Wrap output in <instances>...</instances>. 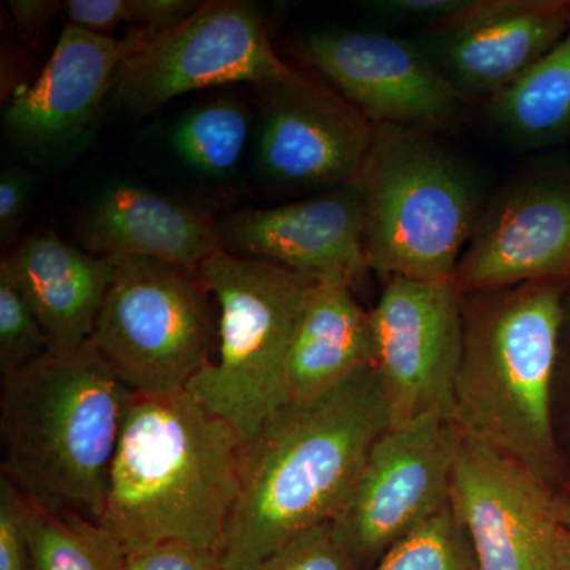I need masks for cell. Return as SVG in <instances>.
<instances>
[{"label": "cell", "mask_w": 570, "mask_h": 570, "mask_svg": "<svg viewBox=\"0 0 570 570\" xmlns=\"http://www.w3.org/2000/svg\"><path fill=\"white\" fill-rule=\"evenodd\" d=\"M390 428L376 366L306 400H291L239 455V489L217 547L224 570H249L335 520L371 449Z\"/></svg>", "instance_id": "obj_1"}, {"label": "cell", "mask_w": 570, "mask_h": 570, "mask_svg": "<svg viewBox=\"0 0 570 570\" xmlns=\"http://www.w3.org/2000/svg\"><path fill=\"white\" fill-rule=\"evenodd\" d=\"M243 444L187 390L132 393L100 527L127 554L171 542L217 550L238 497Z\"/></svg>", "instance_id": "obj_2"}, {"label": "cell", "mask_w": 570, "mask_h": 570, "mask_svg": "<svg viewBox=\"0 0 570 570\" xmlns=\"http://www.w3.org/2000/svg\"><path fill=\"white\" fill-rule=\"evenodd\" d=\"M130 396L92 341L2 377V478L36 508L99 523Z\"/></svg>", "instance_id": "obj_3"}, {"label": "cell", "mask_w": 570, "mask_h": 570, "mask_svg": "<svg viewBox=\"0 0 570 570\" xmlns=\"http://www.w3.org/2000/svg\"><path fill=\"white\" fill-rule=\"evenodd\" d=\"M569 285L530 283L461 295L453 423L550 487L560 469L551 403Z\"/></svg>", "instance_id": "obj_4"}, {"label": "cell", "mask_w": 570, "mask_h": 570, "mask_svg": "<svg viewBox=\"0 0 570 570\" xmlns=\"http://www.w3.org/2000/svg\"><path fill=\"white\" fill-rule=\"evenodd\" d=\"M354 183L371 272L385 281H452L487 204L464 159L434 130L376 127Z\"/></svg>", "instance_id": "obj_5"}, {"label": "cell", "mask_w": 570, "mask_h": 570, "mask_svg": "<svg viewBox=\"0 0 570 570\" xmlns=\"http://www.w3.org/2000/svg\"><path fill=\"white\" fill-rule=\"evenodd\" d=\"M198 277L219 309V348L187 392L249 442L291 401L288 355L321 281L225 247L206 258Z\"/></svg>", "instance_id": "obj_6"}, {"label": "cell", "mask_w": 570, "mask_h": 570, "mask_svg": "<svg viewBox=\"0 0 570 570\" xmlns=\"http://www.w3.org/2000/svg\"><path fill=\"white\" fill-rule=\"evenodd\" d=\"M115 264L94 346L130 392H184L213 360L212 292L198 275L164 262L129 257Z\"/></svg>", "instance_id": "obj_7"}, {"label": "cell", "mask_w": 570, "mask_h": 570, "mask_svg": "<svg viewBox=\"0 0 570 570\" xmlns=\"http://www.w3.org/2000/svg\"><path fill=\"white\" fill-rule=\"evenodd\" d=\"M291 69L277 56L257 3L212 0L178 28L151 37L122 63L112 100L140 118L183 94L234 82L262 86Z\"/></svg>", "instance_id": "obj_8"}, {"label": "cell", "mask_w": 570, "mask_h": 570, "mask_svg": "<svg viewBox=\"0 0 570 570\" xmlns=\"http://www.w3.org/2000/svg\"><path fill=\"white\" fill-rule=\"evenodd\" d=\"M461 433L442 412L390 426L371 449L354 489L332 521L358 568L381 561L450 504Z\"/></svg>", "instance_id": "obj_9"}, {"label": "cell", "mask_w": 570, "mask_h": 570, "mask_svg": "<svg viewBox=\"0 0 570 570\" xmlns=\"http://www.w3.org/2000/svg\"><path fill=\"white\" fill-rule=\"evenodd\" d=\"M370 314L390 426L430 412L452 419L463 351L461 295L452 281L390 277Z\"/></svg>", "instance_id": "obj_10"}, {"label": "cell", "mask_w": 570, "mask_h": 570, "mask_svg": "<svg viewBox=\"0 0 570 570\" xmlns=\"http://www.w3.org/2000/svg\"><path fill=\"white\" fill-rule=\"evenodd\" d=\"M452 283L460 295L570 283L569 168H530L489 198Z\"/></svg>", "instance_id": "obj_11"}, {"label": "cell", "mask_w": 570, "mask_h": 570, "mask_svg": "<svg viewBox=\"0 0 570 570\" xmlns=\"http://www.w3.org/2000/svg\"><path fill=\"white\" fill-rule=\"evenodd\" d=\"M299 52L374 127L434 130L459 121L466 99L419 45L387 33L328 29Z\"/></svg>", "instance_id": "obj_12"}, {"label": "cell", "mask_w": 570, "mask_h": 570, "mask_svg": "<svg viewBox=\"0 0 570 570\" xmlns=\"http://www.w3.org/2000/svg\"><path fill=\"white\" fill-rule=\"evenodd\" d=\"M450 508L479 570H558L560 501L519 461L461 434Z\"/></svg>", "instance_id": "obj_13"}, {"label": "cell", "mask_w": 570, "mask_h": 570, "mask_svg": "<svg viewBox=\"0 0 570 570\" xmlns=\"http://www.w3.org/2000/svg\"><path fill=\"white\" fill-rule=\"evenodd\" d=\"M257 160L285 189L325 190L355 181L376 127L328 82L291 69L257 86Z\"/></svg>", "instance_id": "obj_14"}, {"label": "cell", "mask_w": 570, "mask_h": 570, "mask_svg": "<svg viewBox=\"0 0 570 570\" xmlns=\"http://www.w3.org/2000/svg\"><path fill=\"white\" fill-rule=\"evenodd\" d=\"M569 3L472 0L452 20L426 29L422 48L464 99L490 100L568 36Z\"/></svg>", "instance_id": "obj_15"}, {"label": "cell", "mask_w": 570, "mask_h": 570, "mask_svg": "<svg viewBox=\"0 0 570 570\" xmlns=\"http://www.w3.org/2000/svg\"><path fill=\"white\" fill-rule=\"evenodd\" d=\"M219 230L224 245L321 283L355 288L371 272L355 183L294 204L232 214Z\"/></svg>", "instance_id": "obj_16"}, {"label": "cell", "mask_w": 570, "mask_h": 570, "mask_svg": "<svg viewBox=\"0 0 570 570\" xmlns=\"http://www.w3.org/2000/svg\"><path fill=\"white\" fill-rule=\"evenodd\" d=\"M149 39L135 29L116 39L63 26L39 78L7 105V132L31 148L69 140L96 116L122 63Z\"/></svg>", "instance_id": "obj_17"}, {"label": "cell", "mask_w": 570, "mask_h": 570, "mask_svg": "<svg viewBox=\"0 0 570 570\" xmlns=\"http://www.w3.org/2000/svg\"><path fill=\"white\" fill-rule=\"evenodd\" d=\"M0 269L31 306L50 354H67L91 341L116 275L115 261L67 245L50 232L26 236Z\"/></svg>", "instance_id": "obj_18"}, {"label": "cell", "mask_w": 570, "mask_h": 570, "mask_svg": "<svg viewBox=\"0 0 570 570\" xmlns=\"http://www.w3.org/2000/svg\"><path fill=\"white\" fill-rule=\"evenodd\" d=\"M81 238L99 257H141L198 275L224 242L219 225L190 206L138 186H116L86 213Z\"/></svg>", "instance_id": "obj_19"}, {"label": "cell", "mask_w": 570, "mask_h": 570, "mask_svg": "<svg viewBox=\"0 0 570 570\" xmlns=\"http://www.w3.org/2000/svg\"><path fill=\"white\" fill-rule=\"evenodd\" d=\"M374 365L376 337L370 311L358 305L347 284L318 283L288 355L291 400L321 395Z\"/></svg>", "instance_id": "obj_20"}, {"label": "cell", "mask_w": 570, "mask_h": 570, "mask_svg": "<svg viewBox=\"0 0 570 570\" xmlns=\"http://www.w3.org/2000/svg\"><path fill=\"white\" fill-rule=\"evenodd\" d=\"M489 121L502 137L543 148L570 134V31L543 58L487 100Z\"/></svg>", "instance_id": "obj_21"}, {"label": "cell", "mask_w": 570, "mask_h": 570, "mask_svg": "<svg viewBox=\"0 0 570 570\" xmlns=\"http://www.w3.org/2000/svg\"><path fill=\"white\" fill-rule=\"evenodd\" d=\"M24 501V499H22ZM32 570H124L127 553L100 523L22 504Z\"/></svg>", "instance_id": "obj_22"}, {"label": "cell", "mask_w": 570, "mask_h": 570, "mask_svg": "<svg viewBox=\"0 0 570 570\" xmlns=\"http://www.w3.org/2000/svg\"><path fill=\"white\" fill-rule=\"evenodd\" d=\"M249 118L236 97H220L194 108L176 126L174 146L179 156L208 176L232 174L242 163Z\"/></svg>", "instance_id": "obj_23"}, {"label": "cell", "mask_w": 570, "mask_h": 570, "mask_svg": "<svg viewBox=\"0 0 570 570\" xmlns=\"http://www.w3.org/2000/svg\"><path fill=\"white\" fill-rule=\"evenodd\" d=\"M374 570H479L466 532L450 504L396 543Z\"/></svg>", "instance_id": "obj_24"}, {"label": "cell", "mask_w": 570, "mask_h": 570, "mask_svg": "<svg viewBox=\"0 0 570 570\" xmlns=\"http://www.w3.org/2000/svg\"><path fill=\"white\" fill-rule=\"evenodd\" d=\"M43 328L20 288L0 269V373L10 376L48 354Z\"/></svg>", "instance_id": "obj_25"}, {"label": "cell", "mask_w": 570, "mask_h": 570, "mask_svg": "<svg viewBox=\"0 0 570 570\" xmlns=\"http://www.w3.org/2000/svg\"><path fill=\"white\" fill-rule=\"evenodd\" d=\"M249 570H360L341 546L332 521L311 528Z\"/></svg>", "instance_id": "obj_26"}, {"label": "cell", "mask_w": 570, "mask_h": 570, "mask_svg": "<svg viewBox=\"0 0 570 570\" xmlns=\"http://www.w3.org/2000/svg\"><path fill=\"white\" fill-rule=\"evenodd\" d=\"M22 504L9 480L0 479V570H32Z\"/></svg>", "instance_id": "obj_27"}, {"label": "cell", "mask_w": 570, "mask_h": 570, "mask_svg": "<svg viewBox=\"0 0 570 570\" xmlns=\"http://www.w3.org/2000/svg\"><path fill=\"white\" fill-rule=\"evenodd\" d=\"M124 570H224L217 551L190 543H163L127 554Z\"/></svg>", "instance_id": "obj_28"}, {"label": "cell", "mask_w": 570, "mask_h": 570, "mask_svg": "<svg viewBox=\"0 0 570 570\" xmlns=\"http://www.w3.org/2000/svg\"><path fill=\"white\" fill-rule=\"evenodd\" d=\"M198 0H129V24L151 37L171 31L200 9Z\"/></svg>", "instance_id": "obj_29"}, {"label": "cell", "mask_w": 570, "mask_h": 570, "mask_svg": "<svg viewBox=\"0 0 570 570\" xmlns=\"http://www.w3.org/2000/svg\"><path fill=\"white\" fill-rule=\"evenodd\" d=\"M62 11L67 24L97 36L112 37L122 22H129V0H67Z\"/></svg>", "instance_id": "obj_30"}, {"label": "cell", "mask_w": 570, "mask_h": 570, "mask_svg": "<svg viewBox=\"0 0 570 570\" xmlns=\"http://www.w3.org/2000/svg\"><path fill=\"white\" fill-rule=\"evenodd\" d=\"M472 0H374L373 9L390 20L422 22L426 29L452 20L471 6Z\"/></svg>", "instance_id": "obj_31"}, {"label": "cell", "mask_w": 570, "mask_h": 570, "mask_svg": "<svg viewBox=\"0 0 570 570\" xmlns=\"http://www.w3.org/2000/svg\"><path fill=\"white\" fill-rule=\"evenodd\" d=\"M31 181L21 168H10L0 178V239L10 246L17 239L24 214L28 212Z\"/></svg>", "instance_id": "obj_32"}, {"label": "cell", "mask_w": 570, "mask_h": 570, "mask_svg": "<svg viewBox=\"0 0 570 570\" xmlns=\"http://www.w3.org/2000/svg\"><path fill=\"white\" fill-rule=\"evenodd\" d=\"M9 9L18 28L36 36L51 24L52 18L62 7L61 3L50 0H10Z\"/></svg>", "instance_id": "obj_33"}, {"label": "cell", "mask_w": 570, "mask_h": 570, "mask_svg": "<svg viewBox=\"0 0 570 570\" xmlns=\"http://www.w3.org/2000/svg\"><path fill=\"white\" fill-rule=\"evenodd\" d=\"M558 570H570V531L564 527L558 535Z\"/></svg>", "instance_id": "obj_34"}, {"label": "cell", "mask_w": 570, "mask_h": 570, "mask_svg": "<svg viewBox=\"0 0 570 570\" xmlns=\"http://www.w3.org/2000/svg\"><path fill=\"white\" fill-rule=\"evenodd\" d=\"M558 501H560L562 527L570 531V485L561 497H558Z\"/></svg>", "instance_id": "obj_35"}, {"label": "cell", "mask_w": 570, "mask_h": 570, "mask_svg": "<svg viewBox=\"0 0 570 570\" xmlns=\"http://www.w3.org/2000/svg\"><path fill=\"white\" fill-rule=\"evenodd\" d=\"M566 325H570V285L568 296H566Z\"/></svg>", "instance_id": "obj_36"}, {"label": "cell", "mask_w": 570, "mask_h": 570, "mask_svg": "<svg viewBox=\"0 0 570 570\" xmlns=\"http://www.w3.org/2000/svg\"><path fill=\"white\" fill-rule=\"evenodd\" d=\"M569 18H570V3H569Z\"/></svg>", "instance_id": "obj_37"}]
</instances>
